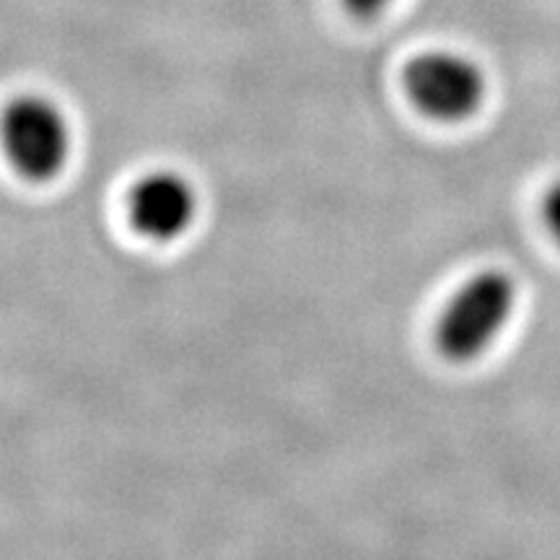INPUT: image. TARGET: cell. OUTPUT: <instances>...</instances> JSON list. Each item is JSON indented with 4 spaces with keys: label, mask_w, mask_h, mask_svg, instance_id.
I'll use <instances>...</instances> for the list:
<instances>
[{
    "label": "cell",
    "mask_w": 560,
    "mask_h": 560,
    "mask_svg": "<svg viewBox=\"0 0 560 560\" xmlns=\"http://www.w3.org/2000/svg\"><path fill=\"white\" fill-rule=\"evenodd\" d=\"M402 86L412 107L436 122L472 120L488 96V75L478 62L454 50H429L402 70Z\"/></svg>",
    "instance_id": "obj_3"
},
{
    "label": "cell",
    "mask_w": 560,
    "mask_h": 560,
    "mask_svg": "<svg viewBox=\"0 0 560 560\" xmlns=\"http://www.w3.org/2000/svg\"><path fill=\"white\" fill-rule=\"evenodd\" d=\"M0 149L13 172L45 185L66 172L73 153V130L50 96L19 94L0 109Z\"/></svg>",
    "instance_id": "obj_2"
},
{
    "label": "cell",
    "mask_w": 560,
    "mask_h": 560,
    "mask_svg": "<svg viewBox=\"0 0 560 560\" xmlns=\"http://www.w3.org/2000/svg\"><path fill=\"white\" fill-rule=\"evenodd\" d=\"M522 291L506 268H480L467 276L441 306L433 342L441 359L457 366L480 361L516 317Z\"/></svg>",
    "instance_id": "obj_1"
},
{
    "label": "cell",
    "mask_w": 560,
    "mask_h": 560,
    "mask_svg": "<svg viewBox=\"0 0 560 560\" xmlns=\"http://www.w3.org/2000/svg\"><path fill=\"white\" fill-rule=\"evenodd\" d=\"M392 0H342V5L359 19H371V16H380V13L387 9Z\"/></svg>",
    "instance_id": "obj_6"
},
{
    "label": "cell",
    "mask_w": 560,
    "mask_h": 560,
    "mask_svg": "<svg viewBox=\"0 0 560 560\" xmlns=\"http://www.w3.org/2000/svg\"><path fill=\"white\" fill-rule=\"evenodd\" d=\"M540 213H542L545 231H548L550 240L556 242L560 249V177H556L548 187H545Z\"/></svg>",
    "instance_id": "obj_5"
},
{
    "label": "cell",
    "mask_w": 560,
    "mask_h": 560,
    "mask_svg": "<svg viewBox=\"0 0 560 560\" xmlns=\"http://www.w3.org/2000/svg\"><path fill=\"white\" fill-rule=\"evenodd\" d=\"M198 190L185 174L159 170L143 174L128 195L132 229L156 244L177 242L198 219Z\"/></svg>",
    "instance_id": "obj_4"
}]
</instances>
